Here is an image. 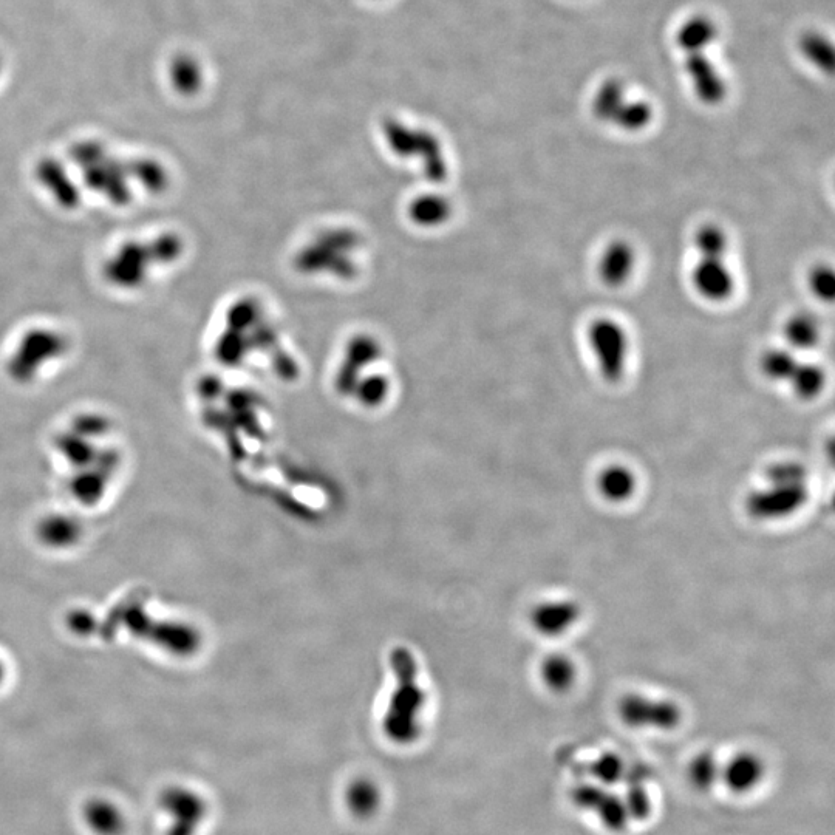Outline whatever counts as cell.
Wrapping results in <instances>:
<instances>
[{
  "label": "cell",
  "instance_id": "obj_1",
  "mask_svg": "<svg viewBox=\"0 0 835 835\" xmlns=\"http://www.w3.org/2000/svg\"><path fill=\"white\" fill-rule=\"evenodd\" d=\"M808 500L806 467L797 461H778L767 467L763 488L747 494L744 509L757 522H783L797 514Z\"/></svg>",
  "mask_w": 835,
  "mask_h": 835
},
{
  "label": "cell",
  "instance_id": "obj_2",
  "mask_svg": "<svg viewBox=\"0 0 835 835\" xmlns=\"http://www.w3.org/2000/svg\"><path fill=\"white\" fill-rule=\"evenodd\" d=\"M398 687L386 715V732L396 741H409L418 732V713L423 707V690L418 687V670L412 655L404 648L393 653Z\"/></svg>",
  "mask_w": 835,
  "mask_h": 835
},
{
  "label": "cell",
  "instance_id": "obj_3",
  "mask_svg": "<svg viewBox=\"0 0 835 835\" xmlns=\"http://www.w3.org/2000/svg\"><path fill=\"white\" fill-rule=\"evenodd\" d=\"M587 339L599 375L610 384L621 382L631 352L630 334L625 325L613 317H597L588 325Z\"/></svg>",
  "mask_w": 835,
  "mask_h": 835
},
{
  "label": "cell",
  "instance_id": "obj_4",
  "mask_svg": "<svg viewBox=\"0 0 835 835\" xmlns=\"http://www.w3.org/2000/svg\"><path fill=\"white\" fill-rule=\"evenodd\" d=\"M622 723L631 729L668 732L681 724L682 712L670 699L650 698L642 693H628L617 704Z\"/></svg>",
  "mask_w": 835,
  "mask_h": 835
},
{
  "label": "cell",
  "instance_id": "obj_5",
  "mask_svg": "<svg viewBox=\"0 0 835 835\" xmlns=\"http://www.w3.org/2000/svg\"><path fill=\"white\" fill-rule=\"evenodd\" d=\"M690 283L695 293L710 304H724L737 291V276L729 259L698 257L690 273Z\"/></svg>",
  "mask_w": 835,
  "mask_h": 835
},
{
  "label": "cell",
  "instance_id": "obj_6",
  "mask_svg": "<svg viewBox=\"0 0 835 835\" xmlns=\"http://www.w3.org/2000/svg\"><path fill=\"white\" fill-rule=\"evenodd\" d=\"M161 808L169 818L167 835H195L205 817V805L200 795L175 788L164 792Z\"/></svg>",
  "mask_w": 835,
  "mask_h": 835
},
{
  "label": "cell",
  "instance_id": "obj_7",
  "mask_svg": "<svg viewBox=\"0 0 835 835\" xmlns=\"http://www.w3.org/2000/svg\"><path fill=\"white\" fill-rule=\"evenodd\" d=\"M638 270V251L628 240L614 239L602 249L597 260V276L605 287H627Z\"/></svg>",
  "mask_w": 835,
  "mask_h": 835
},
{
  "label": "cell",
  "instance_id": "obj_8",
  "mask_svg": "<svg viewBox=\"0 0 835 835\" xmlns=\"http://www.w3.org/2000/svg\"><path fill=\"white\" fill-rule=\"evenodd\" d=\"M574 803L579 808L596 812L600 822L604 823L610 831H624L627 828L628 815L625 801L611 792L605 791L602 786L596 784H580L571 792Z\"/></svg>",
  "mask_w": 835,
  "mask_h": 835
},
{
  "label": "cell",
  "instance_id": "obj_9",
  "mask_svg": "<svg viewBox=\"0 0 835 835\" xmlns=\"http://www.w3.org/2000/svg\"><path fill=\"white\" fill-rule=\"evenodd\" d=\"M580 616L582 608L574 600L548 599L532 608L529 621L536 633L556 639L570 633L580 621Z\"/></svg>",
  "mask_w": 835,
  "mask_h": 835
},
{
  "label": "cell",
  "instance_id": "obj_10",
  "mask_svg": "<svg viewBox=\"0 0 835 835\" xmlns=\"http://www.w3.org/2000/svg\"><path fill=\"white\" fill-rule=\"evenodd\" d=\"M596 489L611 505H624L638 492V475L625 464H608L597 474Z\"/></svg>",
  "mask_w": 835,
  "mask_h": 835
},
{
  "label": "cell",
  "instance_id": "obj_11",
  "mask_svg": "<svg viewBox=\"0 0 835 835\" xmlns=\"http://www.w3.org/2000/svg\"><path fill=\"white\" fill-rule=\"evenodd\" d=\"M764 771L763 760L758 755L741 752L721 769V780L735 794H747L761 783Z\"/></svg>",
  "mask_w": 835,
  "mask_h": 835
},
{
  "label": "cell",
  "instance_id": "obj_12",
  "mask_svg": "<svg viewBox=\"0 0 835 835\" xmlns=\"http://www.w3.org/2000/svg\"><path fill=\"white\" fill-rule=\"evenodd\" d=\"M786 347L792 352H809L822 338V328L812 314L795 313L783 325Z\"/></svg>",
  "mask_w": 835,
  "mask_h": 835
},
{
  "label": "cell",
  "instance_id": "obj_13",
  "mask_svg": "<svg viewBox=\"0 0 835 835\" xmlns=\"http://www.w3.org/2000/svg\"><path fill=\"white\" fill-rule=\"evenodd\" d=\"M540 678L546 689L553 693L570 692L577 681V665L568 655L553 653L543 659Z\"/></svg>",
  "mask_w": 835,
  "mask_h": 835
},
{
  "label": "cell",
  "instance_id": "obj_14",
  "mask_svg": "<svg viewBox=\"0 0 835 835\" xmlns=\"http://www.w3.org/2000/svg\"><path fill=\"white\" fill-rule=\"evenodd\" d=\"M84 815L92 831L98 835H120L126 828L123 812L109 800L96 798L90 801Z\"/></svg>",
  "mask_w": 835,
  "mask_h": 835
},
{
  "label": "cell",
  "instance_id": "obj_15",
  "mask_svg": "<svg viewBox=\"0 0 835 835\" xmlns=\"http://www.w3.org/2000/svg\"><path fill=\"white\" fill-rule=\"evenodd\" d=\"M801 359L788 347L769 348L761 355L760 370L767 381L786 384L791 381Z\"/></svg>",
  "mask_w": 835,
  "mask_h": 835
},
{
  "label": "cell",
  "instance_id": "obj_16",
  "mask_svg": "<svg viewBox=\"0 0 835 835\" xmlns=\"http://www.w3.org/2000/svg\"><path fill=\"white\" fill-rule=\"evenodd\" d=\"M693 248L698 257L729 259L730 237L723 226L706 223L693 234Z\"/></svg>",
  "mask_w": 835,
  "mask_h": 835
},
{
  "label": "cell",
  "instance_id": "obj_17",
  "mask_svg": "<svg viewBox=\"0 0 835 835\" xmlns=\"http://www.w3.org/2000/svg\"><path fill=\"white\" fill-rule=\"evenodd\" d=\"M788 386L797 398L811 401L825 390L826 372L814 362L800 361Z\"/></svg>",
  "mask_w": 835,
  "mask_h": 835
},
{
  "label": "cell",
  "instance_id": "obj_18",
  "mask_svg": "<svg viewBox=\"0 0 835 835\" xmlns=\"http://www.w3.org/2000/svg\"><path fill=\"white\" fill-rule=\"evenodd\" d=\"M721 769L715 755L710 752L696 755L695 760L690 763L689 777L693 786L701 791L713 788L718 780H721Z\"/></svg>",
  "mask_w": 835,
  "mask_h": 835
},
{
  "label": "cell",
  "instance_id": "obj_19",
  "mask_svg": "<svg viewBox=\"0 0 835 835\" xmlns=\"http://www.w3.org/2000/svg\"><path fill=\"white\" fill-rule=\"evenodd\" d=\"M588 772L600 784L611 786V784L619 783L625 777L624 760L617 754L600 755L596 761L590 764Z\"/></svg>",
  "mask_w": 835,
  "mask_h": 835
},
{
  "label": "cell",
  "instance_id": "obj_20",
  "mask_svg": "<svg viewBox=\"0 0 835 835\" xmlns=\"http://www.w3.org/2000/svg\"><path fill=\"white\" fill-rule=\"evenodd\" d=\"M809 290L817 299L829 302L834 297L835 277L832 268L826 265L815 266L809 273Z\"/></svg>",
  "mask_w": 835,
  "mask_h": 835
},
{
  "label": "cell",
  "instance_id": "obj_21",
  "mask_svg": "<svg viewBox=\"0 0 835 835\" xmlns=\"http://www.w3.org/2000/svg\"><path fill=\"white\" fill-rule=\"evenodd\" d=\"M624 801L630 818L644 820V818H647L648 814H650V798H648V792L642 788L641 784H633V786L628 789L627 797L624 798Z\"/></svg>",
  "mask_w": 835,
  "mask_h": 835
},
{
  "label": "cell",
  "instance_id": "obj_22",
  "mask_svg": "<svg viewBox=\"0 0 835 835\" xmlns=\"http://www.w3.org/2000/svg\"><path fill=\"white\" fill-rule=\"evenodd\" d=\"M4 676H5V667H4V664H2V661H0V684H2V681H4Z\"/></svg>",
  "mask_w": 835,
  "mask_h": 835
}]
</instances>
